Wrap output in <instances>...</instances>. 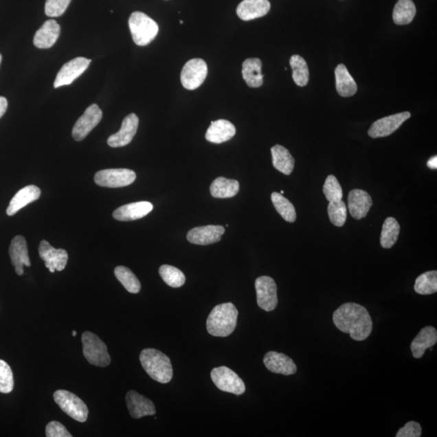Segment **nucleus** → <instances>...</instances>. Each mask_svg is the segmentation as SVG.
Returning a JSON list of instances; mask_svg holds the SVG:
<instances>
[{"label":"nucleus","mask_w":437,"mask_h":437,"mask_svg":"<svg viewBox=\"0 0 437 437\" xmlns=\"http://www.w3.org/2000/svg\"><path fill=\"white\" fill-rule=\"evenodd\" d=\"M335 326L356 341H363L372 333V321L367 309L356 303H345L333 314Z\"/></svg>","instance_id":"nucleus-1"},{"label":"nucleus","mask_w":437,"mask_h":437,"mask_svg":"<svg viewBox=\"0 0 437 437\" xmlns=\"http://www.w3.org/2000/svg\"><path fill=\"white\" fill-rule=\"evenodd\" d=\"M238 311L233 303L218 304L207 320L208 333L215 337H227L234 333L238 324Z\"/></svg>","instance_id":"nucleus-2"},{"label":"nucleus","mask_w":437,"mask_h":437,"mask_svg":"<svg viewBox=\"0 0 437 437\" xmlns=\"http://www.w3.org/2000/svg\"><path fill=\"white\" fill-rule=\"evenodd\" d=\"M141 364L146 372L154 381L166 384L172 379V367L170 359L161 350L146 348L140 353Z\"/></svg>","instance_id":"nucleus-3"},{"label":"nucleus","mask_w":437,"mask_h":437,"mask_svg":"<svg viewBox=\"0 0 437 437\" xmlns=\"http://www.w3.org/2000/svg\"><path fill=\"white\" fill-rule=\"evenodd\" d=\"M129 28L132 39L139 47H145L151 43L159 32L157 22L141 12L132 13L129 18Z\"/></svg>","instance_id":"nucleus-4"},{"label":"nucleus","mask_w":437,"mask_h":437,"mask_svg":"<svg viewBox=\"0 0 437 437\" xmlns=\"http://www.w3.org/2000/svg\"><path fill=\"white\" fill-rule=\"evenodd\" d=\"M84 356L88 362L98 367H107L111 362L106 344L92 332L82 335Z\"/></svg>","instance_id":"nucleus-5"},{"label":"nucleus","mask_w":437,"mask_h":437,"mask_svg":"<svg viewBox=\"0 0 437 437\" xmlns=\"http://www.w3.org/2000/svg\"><path fill=\"white\" fill-rule=\"evenodd\" d=\"M54 399L58 407L76 421L85 423L88 420L89 409L86 404L70 391L59 390L54 394Z\"/></svg>","instance_id":"nucleus-6"},{"label":"nucleus","mask_w":437,"mask_h":437,"mask_svg":"<svg viewBox=\"0 0 437 437\" xmlns=\"http://www.w3.org/2000/svg\"><path fill=\"white\" fill-rule=\"evenodd\" d=\"M135 179V172L127 168H109L98 171L94 176L96 184L107 188H124L133 183Z\"/></svg>","instance_id":"nucleus-7"},{"label":"nucleus","mask_w":437,"mask_h":437,"mask_svg":"<svg viewBox=\"0 0 437 437\" xmlns=\"http://www.w3.org/2000/svg\"><path fill=\"white\" fill-rule=\"evenodd\" d=\"M212 380L217 388L224 392L241 395L245 392L243 379L236 373L225 366L213 368Z\"/></svg>","instance_id":"nucleus-8"},{"label":"nucleus","mask_w":437,"mask_h":437,"mask_svg":"<svg viewBox=\"0 0 437 437\" xmlns=\"http://www.w3.org/2000/svg\"><path fill=\"white\" fill-rule=\"evenodd\" d=\"M208 76V65L201 58H194L186 63L181 73L183 87L194 90L202 85Z\"/></svg>","instance_id":"nucleus-9"},{"label":"nucleus","mask_w":437,"mask_h":437,"mask_svg":"<svg viewBox=\"0 0 437 437\" xmlns=\"http://www.w3.org/2000/svg\"><path fill=\"white\" fill-rule=\"evenodd\" d=\"M255 289L259 308L267 312L274 311L278 304L277 285L275 280L269 276L258 277L255 281Z\"/></svg>","instance_id":"nucleus-10"},{"label":"nucleus","mask_w":437,"mask_h":437,"mask_svg":"<svg viewBox=\"0 0 437 437\" xmlns=\"http://www.w3.org/2000/svg\"><path fill=\"white\" fill-rule=\"evenodd\" d=\"M102 118V109L98 104H93L86 109L84 115L76 122L72 129V137L76 141H82L96 126L99 124Z\"/></svg>","instance_id":"nucleus-11"},{"label":"nucleus","mask_w":437,"mask_h":437,"mask_svg":"<svg viewBox=\"0 0 437 437\" xmlns=\"http://www.w3.org/2000/svg\"><path fill=\"white\" fill-rule=\"evenodd\" d=\"M90 63L91 59L78 57L65 63L58 73L54 87L58 89L71 85L88 69Z\"/></svg>","instance_id":"nucleus-12"},{"label":"nucleus","mask_w":437,"mask_h":437,"mask_svg":"<svg viewBox=\"0 0 437 437\" xmlns=\"http://www.w3.org/2000/svg\"><path fill=\"white\" fill-rule=\"evenodd\" d=\"M410 117L411 113L402 112L381 118L371 126L368 134L373 139L386 137L394 133Z\"/></svg>","instance_id":"nucleus-13"},{"label":"nucleus","mask_w":437,"mask_h":437,"mask_svg":"<svg viewBox=\"0 0 437 437\" xmlns=\"http://www.w3.org/2000/svg\"><path fill=\"white\" fill-rule=\"evenodd\" d=\"M38 251L45 267L52 273L65 269L68 260V254L65 249L54 248L48 241L43 240L41 241Z\"/></svg>","instance_id":"nucleus-14"},{"label":"nucleus","mask_w":437,"mask_h":437,"mask_svg":"<svg viewBox=\"0 0 437 437\" xmlns=\"http://www.w3.org/2000/svg\"><path fill=\"white\" fill-rule=\"evenodd\" d=\"M139 126V117L135 113H130L122 121L121 129L109 136L107 143L109 147L121 148L128 145L135 137Z\"/></svg>","instance_id":"nucleus-15"},{"label":"nucleus","mask_w":437,"mask_h":437,"mask_svg":"<svg viewBox=\"0 0 437 437\" xmlns=\"http://www.w3.org/2000/svg\"><path fill=\"white\" fill-rule=\"evenodd\" d=\"M127 408L133 418H140L156 414V407L151 400L139 394L136 391L131 390L126 395Z\"/></svg>","instance_id":"nucleus-16"},{"label":"nucleus","mask_w":437,"mask_h":437,"mask_svg":"<svg viewBox=\"0 0 437 437\" xmlns=\"http://www.w3.org/2000/svg\"><path fill=\"white\" fill-rule=\"evenodd\" d=\"M225 232V227L221 225L197 227L189 231L188 240L189 243L194 245H211L218 243Z\"/></svg>","instance_id":"nucleus-17"},{"label":"nucleus","mask_w":437,"mask_h":437,"mask_svg":"<svg viewBox=\"0 0 437 437\" xmlns=\"http://www.w3.org/2000/svg\"><path fill=\"white\" fill-rule=\"evenodd\" d=\"M9 255L18 276L24 274V266L31 267L28 247L24 236H16L12 240L10 247H9Z\"/></svg>","instance_id":"nucleus-18"},{"label":"nucleus","mask_w":437,"mask_h":437,"mask_svg":"<svg viewBox=\"0 0 437 437\" xmlns=\"http://www.w3.org/2000/svg\"><path fill=\"white\" fill-rule=\"evenodd\" d=\"M263 363L268 370L277 374L290 376L298 371V367L293 359L283 353L267 352L264 357Z\"/></svg>","instance_id":"nucleus-19"},{"label":"nucleus","mask_w":437,"mask_h":437,"mask_svg":"<svg viewBox=\"0 0 437 437\" xmlns=\"http://www.w3.org/2000/svg\"><path fill=\"white\" fill-rule=\"evenodd\" d=\"M372 206L370 194L363 190L355 189L348 194V208L350 216L357 220L366 217Z\"/></svg>","instance_id":"nucleus-20"},{"label":"nucleus","mask_w":437,"mask_h":437,"mask_svg":"<svg viewBox=\"0 0 437 437\" xmlns=\"http://www.w3.org/2000/svg\"><path fill=\"white\" fill-rule=\"evenodd\" d=\"M153 209V204L149 202L132 203L117 208L113 217L118 221H136L148 215Z\"/></svg>","instance_id":"nucleus-21"},{"label":"nucleus","mask_w":437,"mask_h":437,"mask_svg":"<svg viewBox=\"0 0 437 437\" xmlns=\"http://www.w3.org/2000/svg\"><path fill=\"white\" fill-rule=\"evenodd\" d=\"M270 9L268 0H243L236 8V14L241 20L249 21L266 16Z\"/></svg>","instance_id":"nucleus-22"},{"label":"nucleus","mask_w":437,"mask_h":437,"mask_svg":"<svg viewBox=\"0 0 437 437\" xmlns=\"http://www.w3.org/2000/svg\"><path fill=\"white\" fill-rule=\"evenodd\" d=\"M60 25L56 21H45L42 27L36 32L34 44L38 49H49L57 42L60 35Z\"/></svg>","instance_id":"nucleus-23"},{"label":"nucleus","mask_w":437,"mask_h":437,"mask_svg":"<svg viewBox=\"0 0 437 437\" xmlns=\"http://www.w3.org/2000/svg\"><path fill=\"white\" fill-rule=\"evenodd\" d=\"M41 197V190L38 186L30 185L18 191L12 198L7 209L8 216H12L27 205L36 201Z\"/></svg>","instance_id":"nucleus-24"},{"label":"nucleus","mask_w":437,"mask_h":437,"mask_svg":"<svg viewBox=\"0 0 437 437\" xmlns=\"http://www.w3.org/2000/svg\"><path fill=\"white\" fill-rule=\"evenodd\" d=\"M235 134L236 128L232 122L225 120H220L212 122L205 137L209 142L222 144L233 138Z\"/></svg>","instance_id":"nucleus-25"},{"label":"nucleus","mask_w":437,"mask_h":437,"mask_svg":"<svg viewBox=\"0 0 437 437\" xmlns=\"http://www.w3.org/2000/svg\"><path fill=\"white\" fill-rule=\"evenodd\" d=\"M437 342V331L434 326L423 328L411 344L413 357L422 358L427 348L434 347Z\"/></svg>","instance_id":"nucleus-26"},{"label":"nucleus","mask_w":437,"mask_h":437,"mask_svg":"<svg viewBox=\"0 0 437 437\" xmlns=\"http://www.w3.org/2000/svg\"><path fill=\"white\" fill-rule=\"evenodd\" d=\"M337 92L344 98L352 97L357 92L356 81L350 76L348 68L343 63L335 69Z\"/></svg>","instance_id":"nucleus-27"},{"label":"nucleus","mask_w":437,"mask_h":437,"mask_svg":"<svg viewBox=\"0 0 437 437\" xmlns=\"http://www.w3.org/2000/svg\"><path fill=\"white\" fill-rule=\"evenodd\" d=\"M262 61L258 58H248L243 65V76L250 88H259L263 85Z\"/></svg>","instance_id":"nucleus-28"},{"label":"nucleus","mask_w":437,"mask_h":437,"mask_svg":"<svg viewBox=\"0 0 437 437\" xmlns=\"http://www.w3.org/2000/svg\"><path fill=\"white\" fill-rule=\"evenodd\" d=\"M273 166L278 171L285 175H290L293 171L295 160L288 149L281 145L271 148Z\"/></svg>","instance_id":"nucleus-29"},{"label":"nucleus","mask_w":437,"mask_h":437,"mask_svg":"<svg viewBox=\"0 0 437 437\" xmlns=\"http://www.w3.org/2000/svg\"><path fill=\"white\" fill-rule=\"evenodd\" d=\"M240 190L239 182L234 179H227L218 177L210 186L211 194L216 199L233 198L238 194Z\"/></svg>","instance_id":"nucleus-30"},{"label":"nucleus","mask_w":437,"mask_h":437,"mask_svg":"<svg viewBox=\"0 0 437 437\" xmlns=\"http://www.w3.org/2000/svg\"><path fill=\"white\" fill-rule=\"evenodd\" d=\"M416 14V8L412 0H399L394 8L393 20L396 25H408Z\"/></svg>","instance_id":"nucleus-31"},{"label":"nucleus","mask_w":437,"mask_h":437,"mask_svg":"<svg viewBox=\"0 0 437 437\" xmlns=\"http://www.w3.org/2000/svg\"><path fill=\"white\" fill-rule=\"evenodd\" d=\"M400 234L399 222L393 217L385 218L382 226L381 234V245L384 249H390L397 243Z\"/></svg>","instance_id":"nucleus-32"},{"label":"nucleus","mask_w":437,"mask_h":437,"mask_svg":"<svg viewBox=\"0 0 437 437\" xmlns=\"http://www.w3.org/2000/svg\"><path fill=\"white\" fill-rule=\"evenodd\" d=\"M290 65L293 69V78L300 87H304L309 83V71L307 63L304 59L295 54L290 58Z\"/></svg>","instance_id":"nucleus-33"},{"label":"nucleus","mask_w":437,"mask_h":437,"mask_svg":"<svg viewBox=\"0 0 437 437\" xmlns=\"http://www.w3.org/2000/svg\"><path fill=\"white\" fill-rule=\"evenodd\" d=\"M271 201L274 204L276 211L279 212L284 221L293 223L297 220V212L293 204L280 193L274 192L271 194Z\"/></svg>","instance_id":"nucleus-34"},{"label":"nucleus","mask_w":437,"mask_h":437,"mask_svg":"<svg viewBox=\"0 0 437 437\" xmlns=\"http://www.w3.org/2000/svg\"><path fill=\"white\" fill-rule=\"evenodd\" d=\"M115 275L130 293H139L141 289V284L137 277L132 272L129 268L124 266L117 267L115 270Z\"/></svg>","instance_id":"nucleus-35"},{"label":"nucleus","mask_w":437,"mask_h":437,"mask_svg":"<svg viewBox=\"0 0 437 437\" xmlns=\"http://www.w3.org/2000/svg\"><path fill=\"white\" fill-rule=\"evenodd\" d=\"M416 293L421 295H431L437 291V271H431L418 276L414 286Z\"/></svg>","instance_id":"nucleus-36"},{"label":"nucleus","mask_w":437,"mask_h":437,"mask_svg":"<svg viewBox=\"0 0 437 437\" xmlns=\"http://www.w3.org/2000/svg\"><path fill=\"white\" fill-rule=\"evenodd\" d=\"M159 273L165 281V283L172 288H180L186 282V276L183 272L177 267L170 265H163L159 269Z\"/></svg>","instance_id":"nucleus-37"},{"label":"nucleus","mask_w":437,"mask_h":437,"mask_svg":"<svg viewBox=\"0 0 437 437\" xmlns=\"http://www.w3.org/2000/svg\"><path fill=\"white\" fill-rule=\"evenodd\" d=\"M328 216L330 221L335 226L343 227L347 220V206L343 200L337 202H330L328 205Z\"/></svg>","instance_id":"nucleus-38"},{"label":"nucleus","mask_w":437,"mask_h":437,"mask_svg":"<svg viewBox=\"0 0 437 437\" xmlns=\"http://www.w3.org/2000/svg\"><path fill=\"white\" fill-rule=\"evenodd\" d=\"M323 193L330 203L340 201L343 199V190L335 176L329 175L326 177L323 186Z\"/></svg>","instance_id":"nucleus-39"},{"label":"nucleus","mask_w":437,"mask_h":437,"mask_svg":"<svg viewBox=\"0 0 437 437\" xmlns=\"http://www.w3.org/2000/svg\"><path fill=\"white\" fill-rule=\"evenodd\" d=\"M14 388V379L10 366L0 359V393H11Z\"/></svg>","instance_id":"nucleus-40"},{"label":"nucleus","mask_w":437,"mask_h":437,"mask_svg":"<svg viewBox=\"0 0 437 437\" xmlns=\"http://www.w3.org/2000/svg\"><path fill=\"white\" fill-rule=\"evenodd\" d=\"M71 0H47L45 5V15L49 17H58L67 10Z\"/></svg>","instance_id":"nucleus-41"},{"label":"nucleus","mask_w":437,"mask_h":437,"mask_svg":"<svg viewBox=\"0 0 437 437\" xmlns=\"http://www.w3.org/2000/svg\"><path fill=\"white\" fill-rule=\"evenodd\" d=\"M45 436L47 437H71L65 425L58 421H52L45 427Z\"/></svg>","instance_id":"nucleus-42"},{"label":"nucleus","mask_w":437,"mask_h":437,"mask_svg":"<svg viewBox=\"0 0 437 437\" xmlns=\"http://www.w3.org/2000/svg\"><path fill=\"white\" fill-rule=\"evenodd\" d=\"M422 435V427L420 423L410 421L396 434V437H420Z\"/></svg>","instance_id":"nucleus-43"},{"label":"nucleus","mask_w":437,"mask_h":437,"mask_svg":"<svg viewBox=\"0 0 437 437\" xmlns=\"http://www.w3.org/2000/svg\"><path fill=\"white\" fill-rule=\"evenodd\" d=\"M8 109V101L5 98L0 97V118L6 113Z\"/></svg>","instance_id":"nucleus-44"},{"label":"nucleus","mask_w":437,"mask_h":437,"mask_svg":"<svg viewBox=\"0 0 437 437\" xmlns=\"http://www.w3.org/2000/svg\"><path fill=\"white\" fill-rule=\"evenodd\" d=\"M427 166H429L432 170H436L437 168V159L436 156L432 157L429 161L427 163Z\"/></svg>","instance_id":"nucleus-45"},{"label":"nucleus","mask_w":437,"mask_h":437,"mask_svg":"<svg viewBox=\"0 0 437 437\" xmlns=\"http://www.w3.org/2000/svg\"><path fill=\"white\" fill-rule=\"evenodd\" d=\"M76 335H77L76 331L74 330V331L72 332V335L73 336L75 337V336H76Z\"/></svg>","instance_id":"nucleus-46"},{"label":"nucleus","mask_w":437,"mask_h":437,"mask_svg":"<svg viewBox=\"0 0 437 437\" xmlns=\"http://www.w3.org/2000/svg\"><path fill=\"white\" fill-rule=\"evenodd\" d=\"M1 62H2V56H1V54H0V65H1Z\"/></svg>","instance_id":"nucleus-47"},{"label":"nucleus","mask_w":437,"mask_h":437,"mask_svg":"<svg viewBox=\"0 0 437 437\" xmlns=\"http://www.w3.org/2000/svg\"><path fill=\"white\" fill-rule=\"evenodd\" d=\"M280 194H284V190H281V191H280Z\"/></svg>","instance_id":"nucleus-48"}]
</instances>
